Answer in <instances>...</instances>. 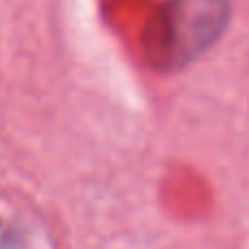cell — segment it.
<instances>
[{"instance_id": "cell-1", "label": "cell", "mask_w": 249, "mask_h": 249, "mask_svg": "<svg viewBox=\"0 0 249 249\" xmlns=\"http://www.w3.org/2000/svg\"><path fill=\"white\" fill-rule=\"evenodd\" d=\"M225 22V0H168L155 33V53L168 66L186 64L216 42Z\"/></svg>"}]
</instances>
